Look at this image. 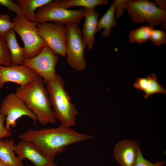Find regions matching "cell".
<instances>
[{"label":"cell","instance_id":"cell-29","mask_svg":"<svg viewBox=\"0 0 166 166\" xmlns=\"http://www.w3.org/2000/svg\"><path fill=\"white\" fill-rule=\"evenodd\" d=\"M157 5L160 9L165 11L166 1L164 0H156Z\"/></svg>","mask_w":166,"mask_h":166},{"label":"cell","instance_id":"cell-1","mask_svg":"<svg viewBox=\"0 0 166 166\" xmlns=\"http://www.w3.org/2000/svg\"><path fill=\"white\" fill-rule=\"evenodd\" d=\"M21 140L31 142L46 157L53 161L56 155L68 145L91 139L88 134L77 132L71 127L61 124L56 128L30 129L18 136Z\"/></svg>","mask_w":166,"mask_h":166},{"label":"cell","instance_id":"cell-13","mask_svg":"<svg viewBox=\"0 0 166 166\" xmlns=\"http://www.w3.org/2000/svg\"><path fill=\"white\" fill-rule=\"evenodd\" d=\"M14 150L17 158L22 162L27 159L35 166H42L53 162L44 156L32 143L29 141L21 140L14 145Z\"/></svg>","mask_w":166,"mask_h":166},{"label":"cell","instance_id":"cell-17","mask_svg":"<svg viewBox=\"0 0 166 166\" xmlns=\"http://www.w3.org/2000/svg\"><path fill=\"white\" fill-rule=\"evenodd\" d=\"M14 144L12 138L0 139V159L9 166H24L15 155L14 150Z\"/></svg>","mask_w":166,"mask_h":166},{"label":"cell","instance_id":"cell-30","mask_svg":"<svg viewBox=\"0 0 166 166\" xmlns=\"http://www.w3.org/2000/svg\"><path fill=\"white\" fill-rule=\"evenodd\" d=\"M42 166H57V165L54 164L53 162H51L46 164Z\"/></svg>","mask_w":166,"mask_h":166},{"label":"cell","instance_id":"cell-18","mask_svg":"<svg viewBox=\"0 0 166 166\" xmlns=\"http://www.w3.org/2000/svg\"><path fill=\"white\" fill-rule=\"evenodd\" d=\"M20 6L22 16L28 20L35 21V10L51 2V0H17Z\"/></svg>","mask_w":166,"mask_h":166},{"label":"cell","instance_id":"cell-21","mask_svg":"<svg viewBox=\"0 0 166 166\" xmlns=\"http://www.w3.org/2000/svg\"><path fill=\"white\" fill-rule=\"evenodd\" d=\"M154 29L149 26H142L131 31L129 42L142 43L149 39L151 32Z\"/></svg>","mask_w":166,"mask_h":166},{"label":"cell","instance_id":"cell-11","mask_svg":"<svg viewBox=\"0 0 166 166\" xmlns=\"http://www.w3.org/2000/svg\"><path fill=\"white\" fill-rule=\"evenodd\" d=\"M38 76L31 68L23 65L0 66V89L6 83H17L20 86L28 84Z\"/></svg>","mask_w":166,"mask_h":166},{"label":"cell","instance_id":"cell-7","mask_svg":"<svg viewBox=\"0 0 166 166\" xmlns=\"http://www.w3.org/2000/svg\"><path fill=\"white\" fill-rule=\"evenodd\" d=\"M125 9L132 21L141 23L146 22L153 28L161 22L164 23L166 12L157 7L153 2L147 0H127Z\"/></svg>","mask_w":166,"mask_h":166},{"label":"cell","instance_id":"cell-8","mask_svg":"<svg viewBox=\"0 0 166 166\" xmlns=\"http://www.w3.org/2000/svg\"><path fill=\"white\" fill-rule=\"evenodd\" d=\"M0 113L5 117L6 128L10 131L12 130L10 127H16L17 121L23 116L30 117L34 124L37 121L35 115L13 92L7 95L3 101L0 107Z\"/></svg>","mask_w":166,"mask_h":166},{"label":"cell","instance_id":"cell-25","mask_svg":"<svg viewBox=\"0 0 166 166\" xmlns=\"http://www.w3.org/2000/svg\"><path fill=\"white\" fill-rule=\"evenodd\" d=\"M0 5L6 7L9 11L14 12L17 15H22V10L20 5L11 0H0Z\"/></svg>","mask_w":166,"mask_h":166},{"label":"cell","instance_id":"cell-24","mask_svg":"<svg viewBox=\"0 0 166 166\" xmlns=\"http://www.w3.org/2000/svg\"><path fill=\"white\" fill-rule=\"evenodd\" d=\"M149 39L154 45L160 46L166 43V34L161 30L153 29L151 32Z\"/></svg>","mask_w":166,"mask_h":166},{"label":"cell","instance_id":"cell-9","mask_svg":"<svg viewBox=\"0 0 166 166\" xmlns=\"http://www.w3.org/2000/svg\"><path fill=\"white\" fill-rule=\"evenodd\" d=\"M58 60V55L45 45L37 56L25 58L22 65L31 68L44 81L49 80L56 76L55 68Z\"/></svg>","mask_w":166,"mask_h":166},{"label":"cell","instance_id":"cell-22","mask_svg":"<svg viewBox=\"0 0 166 166\" xmlns=\"http://www.w3.org/2000/svg\"><path fill=\"white\" fill-rule=\"evenodd\" d=\"M12 65L10 55L5 38L0 35V66H9Z\"/></svg>","mask_w":166,"mask_h":166},{"label":"cell","instance_id":"cell-31","mask_svg":"<svg viewBox=\"0 0 166 166\" xmlns=\"http://www.w3.org/2000/svg\"><path fill=\"white\" fill-rule=\"evenodd\" d=\"M0 166H9L0 159Z\"/></svg>","mask_w":166,"mask_h":166},{"label":"cell","instance_id":"cell-26","mask_svg":"<svg viewBox=\"0 0 166 166\" xmlns=\"http://www.w3.org/2000/svg\"><path fill=\"white\" fill-rule=\"evenodd\" d=\"M165 163L163 161L152 163L145 159L140 149L139 150L134 166H162Z\"/></svg>","mask_w":166,"mask_h":166},{"label":"cell","instance_id":"cell-20","mask_svg":"<svg viewBox=\"0 0 166 166\" xmlns=\"http://www.w3.org/2000/svg\"><path fill=\"white\" fill-rule=\"evenodd\" d=\"M107 0H59L60 6L67 9L73 6H81L86 9L94 8L99 5H107Z\"/></svg>","mask_w":166,"mask_h":166},{"label":"cell","instance_id":"cell-28","mask_svg":"<svg viewBox=\"0 0 166 166\" xmlns=\"http://www.w3.org/2000/svg\"><path fill=\"white\" fill-rule=\"evenodd\" d=\"M127 1V0H116L113 1L116 10L115 18H119L122 16L124 10L125 8V3Z\"/></svg>","mask_w":166,"mask_h":166},{"label":"cell","instance_id":"cell-23","mask_svg":"<svg viewBox=\"0 0 166 166\" xmlns=\"http://www.w3.org/2000/svg\"><path fill=\"white\" fill-rule=\"evenodd\" d=\"M11 17L7 14H0V35L5 37L10 30L13 29L14 24L11 22Z\"/></svg>","mask_w":166,"mask_h":166},{"label":"cell","instance_id":"cell-19","mask_svg":"<svg viewBox=\"0 0 166 166\" xmlns=\"http://www.w3.org/2000/svg\"><path fill=\"white\" fill-rule=\"evenodd\" d=\"M115 11V6L113 2L109 9L98 22L97 32L104 29L101 34L103 37L109 36L112 29L117 25L114 18Z\"/></svg>","mask_w":166,"mask_h":166},{"label":"cell","instance_id":"cell-14","mask_svg":"<svg viewBox=\"0 0 166 166\" xmlns=\"http://www.w3.org/2000/svg\"><path fill=\"white\" fill-rule=\"evenodd\" d=\"M99 16V14L94 8L85 9L84 16L85 20L82 33L84 42L89 50L93 47Z\"/></svg>","mask_w":166,"mask_h":166},{"label":"cell","instance_id":"cell-12","mask_svg":"<svg viewBox=\"0 0 166 166\" xmlns=\"http://www.w3.org/2000/svg\"><path fill=\"white\" fill-rule=\"evenodd\" d=\"M140 149L138 143L134 140H124L115 145L113 153L120 166H134Z\"/></svg>","mask_w":166,"mask_h":166},{"label":"cell","instance_id":"cell-4","mask_svg":"<svg viewBox=\"0 0 166 166\" xmlns=\"http://www.w3.org/2000/svg\"><path fill=\"white\" fill-rule=\"evenodd\" d=\"M13 30L20 37L24 45L25 58H31L38 55L45 43L39 35L38 23L29 21L22 15H16L12 19Z\"/></svg>","mask_w":166,"mask_h":166},{"label":"cell","instance_id":"cell-27","mask_svg":"<svg viewBox=\"0 0 166 166\" xmlns=\"http://www.w3.org/2000/svg\"><path fill=\"white\" fill-rule=\"evenodd\" d=\"M5 117L0 113V139L4 137L10 138L13 136L10 131L7 130L4 125Z\"/></svg>","mask_w":166,"mask_h":166},{"label":"cell","instance_id":"cell-15","mask_svg":"<svg viewBox=\"0 0 166 166\" xmlns=\"http://www.w3.org/2000/svg\"><path fill=\"white\" fill-rule=\"evenodd\" d=\"M133 85L135 88L144 93L145 99L155 94H166V89L158 83L154 73L146 77L137 78Z\"/></svg>","mask_w":166,"mask_h":166},{"label":"cell","instance_id":"cell-10","mask_svg":"<svg viewBox=\"0 0 166 166\" xmlns=\"http://www.w3.org/2000/svg\"><path fill=\"white\" fill-rule=\"evenodd\" d=\"M38 33L46 45L56 54L66 57V30L63 25L52 22L38 23Z\"/></svg>","mask_w":166,"mask_h":166},{"label":"cell","instance_id":"cell-3","mask_svg":"<svg viewBox=\"0 0 166 166\" xmlns=\"http://www.w3.org/2000/svg\"><path fill=\"white\" fill-rule=\"evenodd\" d=\"M44 81L56 119L61 124L74 126L78 112L65 88L64 80L57 73L53 79Z\"/></svg>","mask_w":166,"mask_h":166},{"label":"cell","instance_id":"cell-16","mask_svg":"<svg viewBox=\"0 0 166 166\" xmlns=\"http://www.w3.org/2000/svg\"><path fill=\"white\" fill-rule=\"evenodd\" d=\"M10 55L13 65H22L25 58L24 49L18 44L15 32L10 30L4 37Z\"/></svg>","mask_w":166,"mask_h":166},{"label":"cell","instance_id":"cell-6","mask_svg":"<svg viewBox=\"0 0 166 166\" xmlns=\"http://www.w3.org/2000/svg\"><path fill=\"white\" fill-rule=\"evenodd\" d=\"M85 9L71 10L61 7L59 0H55L40 8L35 13V21L38 23L53 22L63 25L79 23L84 16Z\"/></svg>","mask_w":166,"mask_h":166},{"label":"cell","instance_id":"cell-5","mask_svg":"<svg viewBox=\"0 0 166 166\" xmlns=\"http://www.w3.org/2000/svg\"><path fill=\"white\" fill-rule=\"evenodd\" d=\"M66 62L72 68L78 71L84 70L86 63L84 52L86 46L82 32L75 23L66 25Z\"/></svg>","mask_w":166,"mask_h":166},{"label":"cell","instance_id":"cell-2","mask_svg":"<svg viewBox=\"0 0 166 166\" xmlns=\"http://www.w3.org/2000/svg\"><path fill=\"white\" fill-rule=\"evenodd\" d=\"M43 79L39 76L31 82L18 87L15 93L43 125L56 122L49 96Z\"/></svg>","mask_w":166,"mask_h":166}]
</instances>
